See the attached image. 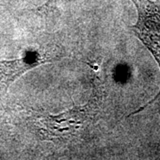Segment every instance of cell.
I'll use <instances>...</instances> for the list:
<instances>
[{
    "mask_svg": "<svg viewBox=\"0 0 160 160\" xmlns=\"http://www.w3.org/2000/svg\"><path fill=\"white\" fill-rule=\"evenodd\" d=\"M62 0H47L43 6H39L38 10L40 12H49L53 10Z\"/></svg>",
    "mask_w": 160,
    "mask_h": 160,
    "instance_id": "277c9868",
    "label": "cell"
},
{
    "mask_svg": "<svg viewBox=\"0 0 160 160\" xmlns=\"http://www.w3.org/2000/svg\"><path fill=\"white\" fill-rule=\"evenodd\" d=\"M137 10V21L131 29L155 58L160 69V0H131ZM160 99L159 92L128 117L149 108Z\"/></svg>",
    "mask_w": 160,
    "mask_h": 160,
    "instance_id": "7a4b0ae2",
    "label": "cell"
},
{
    "mask_svg": "<svg viewBox=\"0 0 160 160\" xmlns=\"http://www.w3.org/2000/svg\"><path fill=\"white\" fill-rule=\"evenodd\" d=\"M101 87L92 86L89 101L80 106H74L58 115H46L40 119L41 133L46 140H59L78 136L94 123L102 102Z\"/></svg>",
    "mask_w": 160,
    "mask_h": 160,
    "instance_id": "6da1fadb",
    "label": "cell"
},
{
    "mask_svg": "<svg viewBox=\"0 0 160 160\" xmlns=\"http://www.w3.org/2000/svg\"><path fill=\"white\" fill-rule=\"evenodd\" d=\"M51 61L37 52H29L22 58L0 61V98L6 94L12 84L24 73Z\"/></svg>",
    "mask_w": 160,
    "mask_h": 160,
    "instance_id": "3957f363",
    "label": "cell"
}]
</instances>
